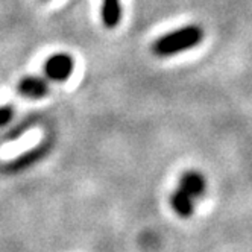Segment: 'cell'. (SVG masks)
I'll return each instance as SVG.
<instances>
[{"label": "cell", "instance_id": "6da1fadb", "mask_svg": "<svg viewBox=\"0 0 252 252\" xmlns=\"http://www.w3.org/2000/svg\"><path fill=\"white\" fill-rule=\"evenodd\" d=\"M202 38H204V29L201 26L187 25L159 37L152 44V52L161 58L173 57L184 50H190L197 44H201Z\"/></svg>", "mask_w": 252, "mask_h": 252}, {"label": "cell", "instance_id": "7a4b0ae2", "mask_svg": "<svg viewBox=\"0 0 252 252\" xmlns=\"http://www.w3.org/2000/svg\"><path fill=\"white\" fill-rule=\"evenodd\" d=\"M75 70V61L67 53H55L44 64V73L49 79L64 82Z\"/></svg>", "mask_w": 252, "mask_h": 252}, {"label": "cell", "instance_id": "3957f363", "mask_svg": "<svg viewBox=\"0 0 252 252\" xmlns=\"http://www.w3.org/2000/svg\"><path fill=\"white\" fill-rule=\"evenodd\" d=\"M49 152V145L47 143H43V145L33 148V149H29L28 152L19 155L17 158H14L11 163L6 166V169L9 172H20V170H26L29 169L31 166L37 164L41 158H44Z\"/></svg>", "mask_w": 252, "mask_h": 252}, {"label": "cell", "instance_id": "277c9868", "mask_svg": "<svg viewBox=\"0 0 252 252\" xmlns=\"http://www.w3.org/2000/svg\"><path fill=\"white\" fill-rule=\"evenodd\" d=\"M19 93L28 99H41L49 93V84L40 76H25L19 82Z\"/></svg>", "mask_w": 252, "mask_h": 252}, {"label": "cell", "instance_id": "5b68a950", "mask_svg": "<svg viewBox=\"0 0 252 252\" xmlns=\"http://www.w3.org/2000/svg\"><path fill=\"white\" fill-rule=\"evenodd\" d=\"M179 189L184 190L193 199L201 196L205 190V181L204 176L197 172H186L181 179H179Z\"/></svg>", "mask_w": 252, "mask_h": 252}, {"label": "cell", "instance_id": "8992f818", "mask_svg": "<svg viewBox=\"0 0 252 252\" xmlns=\"http://www.w3.org/2000/svg\"><path fill=\"white\" fill-rule=\"evenodd\" d=\"M122 3L120 0H103L102 2V22L108 29H114L122 20Z\"/></svg>", "mask_w": 252, "mask_h": 252}, {"label": "cell", "instance_id": "52a82bcc", "mask_svg": "<svg viewBox=\"0 0 252 252\" xmlns=\"http://www.w3.org/2000/svg\"><path fill=\"white\" fill-rule=\"evenodd\" d=\"M170 204L173 207V210L183 216V218H187V216H191L193 213V197L189 196L184 190L178 189L172 193L170 197Z\"/></svg>", "mask_w": 252, "mask_h": 252}, {"label": "cell", "instance_id": "ba28073f", "mask_svg": "<svg viewBox=\"0 0 252 252\" xmlns=\"http://www.w3.org/2000/svg\"><path fill=\"white\" fill-rule=\"evenodd\" d=\"M14 116V110H12V106L9 105H3V106H0V126H5L11 122Z\"/></svg>", "mask_w": 252, "mask_h": 252}]
</instances>
